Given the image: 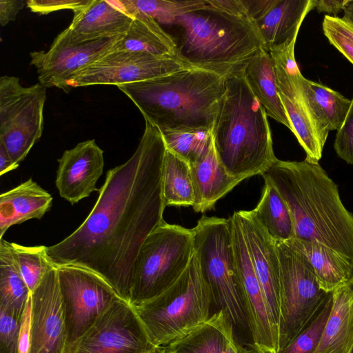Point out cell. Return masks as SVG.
Returning <instances> with one entry per match:
<instances>
[{
	"label": "cell",
	"instance_id": "3957f363",
	"mask_svg": "<svg viewBox=\"0 0 353 353\" xmlns=\"http://www.w3.org/2000/svg\"><path fill=\"white\" fill-rule=\"evenodd\" d=\"M117 88L161 131L212 130L225 92V77L188 67Z\"/></svg>",
	"mask_w": 353,
	"mask_h": 353
},
{
	"label": "cell",
	"instance_id": "e0dca14e",
	"mask_svg": "<svg viewBox=\"0 0 353 353\" xmlns=\"http://www.w3.org/2000/svg\"><path fill=\"white\" fill-rule=\"evenodd\" d=\"M68 336L57 267L32 293L29 353H68Z\"/></svg>",
	"mask_w": 353,
	"mask_h": 353
},
{
	"label": "cell",
	"instance_id": "74e56055",
	"mask_svg": "<svg viewBox=\"0 0 353 353\" xmlns=\"http://www.w3.org/2000/svg\"><path fill=\"white\" fill-rule=\"evenodd\" d=\"M21 319L0 307V353L17 349Z\"/></svg>",
	"mask_w": 353,
	"mask_h": 353
},
{
	"label": "cell",
	"instance_id": "836d02e7",
	"mask_svg": "<svg viewBox=\"0 0 353 353\" xmlns=\"http://www.w3.org/2000/svg\"><path fill=\"white\" fill-rule=\"evenodd\" d=\"M119 3L128 13L136 10L166 25H172L176 17L185 13L205 8L204 0H121Z\"/></svg>",
	"mask_w": 353,
	"mask_h": 353
},
{
	"label": "cell",
	"instance_id": "f6af8a7d",
	"mask_svg": "<svg viewBox=\"0 0 353 353\" xmlns=\"http://www.w3.org/2000/svg\"><path fill=\"white\" fill-rule=\"evenodd\" d=\"M350 0H319L316 1L315 8L319 13H326L329 16L336 17L343 11Z\"/></svg>",
	"mask_w": 353,
	"mask_h": 353
},
{
	"label": "cell",
	"instance_id": "603a6c76",
	"mask_svg": "<svg viewBox=\"0 0 353 353\" xmlns=\"http://www.w3.org/2000/svg\"><path fill=\"white\" fill-rule=\"evenodd\" d=\"M52 196L30 179L0 195V239L8 229L28 220L41 219L50 210Z\"/></svg>",
	"mask_w": 353,
	"mask_h": 353
},
{
	"label": "cell",
	"instance_id": "c3c4849f",
	"mask_svg": "<svg viewBox=\"0 0 353 353\" xmlns=\"http://www.w3.org/2000/svg\"><path fill=\"white\" fill-rule=\"evenodd\" d=\"M151 353H165V352L162 347H157Z\"/></svg>",
	"mask_w": 353,
	"mask_h": 353
},
{
	"label": "cell",
	"instance_id": "ba28073f",
	"mask_svg": "<svg viewBox=\"0 0 353 353\" xmlns=\"http://www.w3.org/2000/svg\"><path fill=\"white\" fill-rule=\"evenodd\" d=\"M194 253L192 229L165 221L159 225L137 255L129 303L137 307L167 290L186 270Z\"/></svg>",
	"mask_w": 353,
	"mask_h": 353
},
{
	"label": "cell",
	"instance_id": "4fadbf2b",
	"mask_svg": "<svg viewBox=\"0 0 353 353\" xmlns=\"http://www.w3.org/2000/svg\"><path fill=\"white\" fill-rule=\"evenodd\" d=\"M190 66L178 56H157L145 52L112 51L79 70L67 81L64 92L76 87L114 85L143 81Z\"/></svg>",
	"mask_w": 353,
	"mask_h": 353
},
{
	"label": "cell",
	"instance_id": "52a82bcc",
	"mask_svg": "<svg viewBox=\"0 0 353 353\" xmlns=\"http://www.w3.org/2000/svg\"><path fill=\"white\" fill-rule=\"evenodd\" d=\"M194 252L212 297L234 331L250 334L243 290L232 247L231 219L203 216L192 229Z\"/></svg>",
	"mask_w": 353,
	"mask_h": 353
},
{
	"label": "cell",
	"instance_id": "4dcf8cb0",
	"mask_svg": "<svg viewBox=\"0 0 353 353\" xmlns=\"http://www.w3.org/2000/svg\"><path fill=\"white\" fill-rule=\"evenodd\" d=\"M303 85L310 107L328 130L338 131L349 111L351 99L321 83L303 77Z\"/></svg>",
	"mask_w": 353,
	"mask_h": 353
},
{
	"label": "cell",
	"instance_id": "2e32d148",
	"mask_svg": "<svg viewBox=\"0 0 353 353\" xmlns=\"http://www.w3.org/2000/svg\"><path fill=\"white\" fill-rule=\"evenodd\" d=\"M230 219L232 247L241 282L251 343L260 350L278 353L279 333L271 319L236 212Z\"/></svg>",
	"mask_w": 353,
	"mask_h": 353
},
{
	"label": "cell",
	"instance_id": "7a4b0ae2",
	"mask_svg": "<svg viewBox=\"0 0 353 353\" xmlns=\"http://www.w3.org/2000/svg\"><path fill=\"white\" fill-rule=\"evenodd\" d=\"M262 176L286 202L294 239L325 245L353 263V214L319 163L278 159Z\"/></svg>",
	"mask_w": 353,
	"mask_h": 353
},
{
	"label": "cell",
	"instance_id": "8992f818",
	"mask_svg": "<svg viewBox=\"0 0 353 353\" xmlns=\"http://www.w3.org/2000/svg\"><path fill=\"white\" fill-rule=\"evenodd\" d=\"M210 290L194 253L181 276L159 295L134 307L154 347H163L206 321L212 314Z\"/></svg>",
	"mask_w": 353,
	"mask_h": 353
},
{
	"label": "cell",
	"instance_id": "ee69618b",
	"mask_svg": "<svg viewBox=\"0 0 353 353\" xmlns=\"http://www.w3.org/2000/svg\"><path fill=\"white\" fill-rule=\"evenodd\" d=\"M225 353H272L262 350L254 346L252 343L243 345L236 337L234 329L231 327L228 337Z\"/></svg>",
	"mask_w": 353,
	"mask_h": 353
},
{
	"label": "cell",
	"instance_id": "5b68a950",
	"mask_svg": "<svg viewBox=\"0 0 353 353\" xmlns=\"http://www.w3.org/2000/svg\"><path fill=\"white\" fill-rule=\"evenodd\" d=\"M171 26L176 28L179 57L190 66L224 77L244 70L263 48L248 17L205 8L185 13Z\"/></svg>",
	"mask_w": 353,
	"mask_h": 353
},
{
	"label": "cell",
	"instance_id": "44dd1931",
	"mask_svg": "<svg viewBox=\"0 0 353 353\" xmlns=\"http://www.w3.org/2000/svg\"><path fill=\"white\" fill-rule=\"evenodd\" d=\"M133 17L119 1L91 0L74 12L69 28L80 40L125 34Z\"/></svg>",
	"mask_w": 353,
	"mask_h": 353
},
{
	"label": "cell",
	"instance_id": "7402d4cb",
	"mask_svg": "<svg viewBox=\"0 0 353 353\" xmlns=\"http://www.w3.org/2000/svg\"><path fill=\"white\" fill-rule=\"evenodd\" d=\"M194 192L192 206L196 212H205L230 192L242 180L229 174L220 163L212 143L208 152L190 165Z\"/></svg>",
	"mask_w": 353,
	"mask_h": 353
},
{
	"label": "cell",
	"instance_id": "d6986e66",
	"mask_svg": "<svg viewBox=\"0 0 353 353\" xmlns=\"http://www.w3.org/2000/svg\"><path fill=\"white\" fill-rule=\"evenodd\" d=\"M236 214L271 319L279 333L281 271L276 241L252 216L250 211L240 210Z\"/></svg>",
	"mask_w": 353,
	"mask_h": 353
},
{
	"label": "cell",
	"instance_id": "ac0fdd59",
	"mask_svg": "<svg viewBox=\"0 0 353 353\" xmlns=\"http://www.w3.org/2000/svg\"><path fill=\"white\" fill-rule=\"evenodd\" d=\"M247 15L268 52L296 40L316 0H241Z\"/></svg>",
	"mask_w": 353,
	"mask_h": 353
},
{
	"label": "cell",
	"instance_id": "9c48e42d",
	"mask_svg": "<svg viewBox=\"0 0 353 353\" xmlns=\"http://www.w3.org/2000/svg\"><path fill=\"white\" fill-rule=\"evenodd\" d=\"M281 271L279 351L318 315L330 293L320 287L306 258L286 242L276 241Z\"/></svg>",
	"mask_w": 353,
	"mask_h": 353
},
{
	"label": "cell",
	"instance_id": "ab89813d",
	"mask_svg": "<svg viewBox=\"0 0 353 353\" xmlns=\"http://www.w3.org/2000/svg\"><path fill=\"white\" fill-rule=\"evenodd\" d=\"M91 0H28L27 7L33 12L47 14L61 10H72L73 12L86 6Z\"/></svg>",
	"mask_w": 353,
	"mask_h": 353
},
{
	"label": "cell",
	"instance_id": "f35d334b",
	"mask_svg": "<svg viewBox=\"0 0 353 353\" xmlns=\"http://www.w3.org/2000/svg\"><path fill=\"white\" fill-rule=\"evenodd\" d=\"M334 148L341 159L353 165V97L345 119L336 132Z\"/></svg>",
	"mask_w": 353,
	"mask_h": 353
},
{
	"label": "cell",
	"instance_id": "7dc6e473",
	"mask_svg": "<svg viewBox=\"0 0 353 353\" xmlns=\"http://www.w3.org/2000/svg\"><path fill=\"white\" fill-rule=\"evenodd\" d=\"M343 18L353 24V1L350 0L344 8Z\"/></svg>",
	"mask_w": 353,
	"mask_h": 353
},
{
	"label": "cell",
	"instance_id": "60d3db41",
	"mask_svg": "<svg viewBox=\"0 0 353 353\" xmlns=\"http://www.w3.org/2000/svg\"><path fill=\"white\" fill-rule=\"evenodd\" d=\"M32 323V294L30 295L21 318L19 333L17 352L18 353H29L31 336Z\"/></svg>",
	"mask_w": 353,
	"mask_h": 353
},
{
	"label": "cell",
	"instance_id": "b9f144b4",
	"mask_svg": "<svg viewBox=\"0 0 353 353\" xmlns=\"http://www.w3.org/2000/svg\"><path fill=\"white\" fill-rule=\"evenodd\" d=\"M205 6L239 17H248L241 0H204Z\"/></svg>",
	"mask_w": 353,
	"mask_h": 353
},
{
	"label": "cell",
	"instance_id": "8d00e7d4",
	"mask_svg": "<svg viewBox=\"0 0 353 353\" xmlns=\"http://www.w3.org/2000/svg\"><path fill=\"white\" fill-rule=\"evenodd\" d=\"M322 28L330 44L353 64V24L343 17L325 15Z\"/></svg>",
	"mask_w": 353,
	"mask_h": 353
},
{
	"label": "cell",
	"instance_id": "83f0119b",
	"mask_svg": "<svg viewBox=\"0 0 353 353\" xmlns=\"http://www.w3.org/2000/svg\"><path fill=\"white\" fill-rule=\"evenodd\" d=\"M231 327L224 313L216 311L206 321L162 348L165 353H225Z\"/></svg>",
	"mask_w": 353,
	"mask_h": 353
},
{
	"label": "cell",
	"instance_id": "cb8c5ba5",
	"mask_svg": "<svg viewBox=\"0 0 353 353\" xmlns=\"http://www.w3.org/2000/svg\"><path fill=\"white\" fill-rule=\"evenodd\" d=\"M310 263L321 288L332 293L353 276V263L334 250L316 242L292 239L285 241Z\"/></svg>",
	"mask_w": 353,
	"mask_h": 353
},
{
	"label": "cell",
	"instance_id": "30bf717a",
	"mask_svg": "<svg viewBox=\"0 0 353 353\" xmlns=\"http://www.w3.org/2000/svg\"><path fill=\"white\" fill-rule=\"evenodd\" d=\"M46 88L39 83L23 86L19 79L0 78V143L19 164L41 138Z\"/></svg>",
	"mask_w": 353,
	"mask_h": 353
},
{
	"label": "cell",
	"instance_id": "1f68e13d",
	"mask_svg": "<svg viewBox=\"0 0 353 353\" xmlns=\"http://www.w3.org/2000/svg\"><path fill=\"white\" fill-rule=\"evenodd\" d=\"M30 294L12 254L10 242L0 239V307L21 319Z\"/></svg>",
	"mask_w": 353,
	"mask_h": 353
},
{
	"label": "cell",
	"instance_id": "7bdbcfd3",
	"mask_svg": "<svg viewBox=\"0 0 353 353\" xmlns=\"http://www.w3.org/2000/svg\"><path fill=\"white\" fill-rule=\"evenodd\" d=\"M24 1L0 0V24L2 27L16 19L19 11L24 7Z\"/></svg>",
	"mask_w": 353,
	"mask_h": 353
},
{
	"label": "cell",
	"instance_id": "7c38bea8",
	"mask_svg": "<svg viewBox=\"0 0 353 353\" xmlns=\"http://www.w3.org/2000/svg\"><path fill=\"white\" fill-rule=\"evenodd\" d=\"M69 352L71 347L120 298L99 274L83 267H57Z\"/></svg>",
	"mask_w": 353,
	"mask_h": 353
},
{
	"label": "cell",
	"instance_id": "d590c367",
	"mask_svg": "<svg viewBox=\"0 0 353 353\" xmlns=\"http://www.w3.org/2000/svg\"><path fill=\"white\" fill-rule=\"evenodd\" d=\"M332 293L315 319L278 353H314L322 336L332 309Z\"/></svg>",
	"mask_w": 353,
	"mask_h": 353
},
{
	"label": "cell",
	"instance_id": "e575fe53",
	"mask_svg": "<svg viewBox=\"0 0 353 353\" xmlns=\"http://www.w3.org/2000/svg\"><path fill=\"white\" fill-rule=\"evenodd\" d=\"M161 132L166 148L190 165L201 159L212 143V130H210Z\"/></svg>",
	"mask_w": 353,
	"mask_h": 353
},
{
	"label": "cell",
	"instance_id": "d6a6232c",
	"mask_svg": "<svg viewBox=\"0 0 353 353\" xmlns=\"http://www.w3.org/2000/svg\"><path fill=\"white\" fill-rule=\"evenodd\" d=\"M10 248L20 274L32 294L48 272L55 267L48 256L47 247L10 243Z\"/></svg>",
	"mask_w": 353,
	"mask_h": 353
},
{
	"label": "cell",
	"instance_id": "ffe728a7",
	"mask_svg": "<svg viewBox=\"0 0 353 353\" xmlns=\"http://www.w3.org/2000/svg\"><path fill=\"white\" fill-rule=\"evenodd\" d=\"M57 161L55 184L62 198L74 204L99 190L96 184L103 172L104 158L95 140L79 143Z\"/></svg>",
	"mask_w": 353,
	"mask_h": 353
},
{
	"label": "cell",
	"instance_id": "277c9868",
	"mask_svg": "<svg viewBox=\"0 0 353 353\" xmlns=\"http://www.w3.org/2000/svg\"><path fill=\"white\" fill-rule=\"evenodd\" d=\"M212 136L221 165L242 181L262 175L278 161L268 115L248 85L244 70L225 77Z\"/></svg>",
	"mask_w": 353,
	"mask_h": 353
},
{
	"label": "cell",
	"instance_id": "f907efd6",
	"mask_svg": "<svg viewBox=\"0 0 353 353\" xmlns=\"http://www.w3.org/2000/svg\"><path fill=\"white\" fill-rule=\"evenodd\" d=\"M9 353H18L17 352V349H15V350H13L12 351H11Z\"/></svg>",
	"mask_w": 353,
	"mask_h": 353
},
{
	"label": "cell",
	"instance_id": "d4e9b609",
	"mask_svg": "<svg viewBox=\"0 0 353 353\" xmlns=\"http://www.w3.org/2000/svg\"><path fill=\"white\" fill-rule=\"evenodd\" d=\"M332 309L314 353H353V290L347 283L332 292Z\"/></svg>",
	"mask_w": 353,
	"mask_h": 353
},
{
	"label": "cell",
	"instance_id": "8fae6325",
	"mask_svg": "<svg viewBox=\"0 0 353 353\" xmlns=\"http://www.w3.org/2000/svg\"><path fill=\"white\" fill-rule=\"evenodd\" d=\"M296 40L270 51L279 93L292 130L305 152V161L319 163L329 131L314 114L294 57Z\"/></svg>",
	"mask_w": 353,
	"mask_h": 353
},
{
	"label": "cell",
	"instance_id": "9a60e30c",
	"mask_svg": "<svg viewBox=\"0 0 353 353\" xmlns=\"http://www.w3.org/2000/svg\"><path fill=\"white\" fill-rule=\"evenodd\" d=\"M155 348L135 309L118 298L68 353H151Z\"/></svg>",
	"mask_w": 353,
	"mask_h": 353
},
{
	"label": "cell",
	"instance_id": "4316f807",
	"mask_svg": "<svg viewBox=\"0 0 353 353\" xmlns=\"http://www.w3.org/2000/svg\"><path fill=\"white\" fill-rule=\"evenodd\" d=\"M130 28L114 45L112 51L145 52L157 56H178L174 38L152 17L136 10Z\"/></svg>",
	"mask_w": 353,
	"mask_h": 353
},
{
	"label": "cell",
	"instance_id": "bcb514c9",
	"mask_svg": "<svg viewBox=\"0 0 353 353\" xmlns=\"http://www.w3.org/2000/svg\"><path fill=\"white\" fill-rule=\"evenodd\" d=\"M19 165L14 161L6 148L0 143V175L17 169Z\"/></svg>",
	"mask_w": 353,
	"mask_h": 353
},
{
	"label": "cell",
	"instance_id": "6da1fadb",
	"mask_svg": "<svg viewBox=\"0 0 353 353\" xmlns=\"http://www.w3.org/2000/svg\"><path fill=\"white\" fill-rule=\"evenodd\" d=\"M165 150L160 130L145 121L135 152L107 172L85 221L65 239L47 247L55 267L89 269L130 302L139 252L147 236L164 221L161 178Z\"/></svg>",
	"mask_w": 353,
	"mask_h": 353
},
{
	"label": "cell",
	"instance_id": "f546056e",
	"mask_svg": "<svg viewBox=\"0 0 353 353\" xmlns=\"http://www.w3.org/2000/svg\"><path fill=\"white\" fill-rule=\"evenodd\" d=\"M164 206H193L194 192L190 164L166 148L161 178Z\"/></svg>",
	"mask_w": 353,
	"mask_h": 353
},
{
	"label": "cell",
	"instance_id": "f1b7e54d",
	"mask_svg": "<svg viewBox=\"0 0 353 353\" xmlns=\"http://www.w3.org/2000/svg\"><path fill=\"white\" fill-rule=\"evenodd\" d=\"M264 181L263 194L255 208L250 210L251 214L275 241L294 239V221L286 202L273 184Z\"/></svg>",
	"mask_w": 353,
	"mask_h": 353
},
{
	"label": "cell",
	"instance_id": "484cf974",
	"mask_svg": "<svg viewBox=\"0 0 353 353\" xmlns=\"http://www.w3.org/2000/svg\"><path fill=\"white\" fill-rule=\"evenodd\" d=\"M247 83L268 116L292 130L281 100L273 60L270 53L261 48L244 68Z\"/></svg>",
	"mask_w": 353,
	"mask_h": 353
},
{
	"label": "cell",
	"instance_id": "681fc988",
	"mask_svg": "<svg viewBox=\"0 0 353 353\" xmlns=\"http://www.w3.org/2000/svg\"><path fill=\"white\" fill-rule=\"evenodd\" d=\"M348 284L350 285V287L352 288V289L353 290V276H352V277L351 278V279L349 281Z\"/></svg>",
	"mask_w": 353,
	"mask_h": 353
},
{
	"label": "cell",
	"instance_id": "5bb4252c",
	"mask_svg": "<svg viewBox=\"0 0 353 353\" xmlns=\"http://www.w3.org/2000/svg\"><path fill=\"white\" fill-rule=\"evenodd\" d=\"M121 36L80 40L67 28L47 51L30 52V64L36 68L39 83L64 91L72 75L112 52Z\"/></svg>",
	"mask_w": 353,
	"mask_h": 353
}]
</instances>
